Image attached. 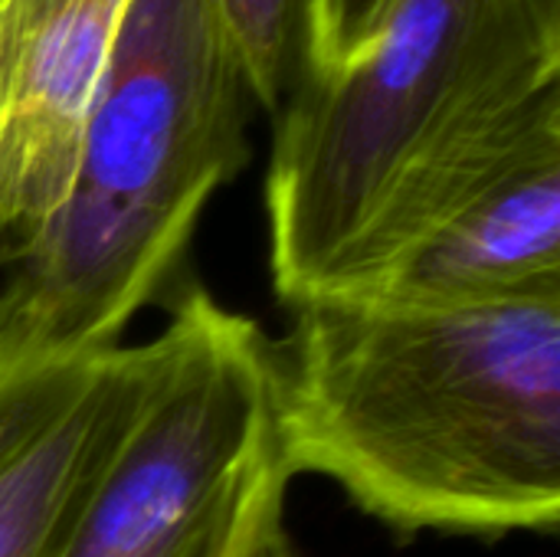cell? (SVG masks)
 <instances>
[{
  "label": "cell",
  "mask_w": 560,
  "mask_h": 557,
  "mask_svg": "<svg viewBox=\"0 0 560 557\" xmlns=\"http://www.w3.org/2000/svg\"><path fill=\"white\" fill-rule=\"evenodd\" d=\"M560 289V148L522 158L381 289L413 302H482Z\"/></svg>",
  "instance_id": "obj_7"
},
{
  "label": "cell",
  "mask_w": 560,
  "mask_h": 557,
  "mask_svg": "<svg viewBox=\"0 0 560 557\" xmlns=\"http://www.w3.org/2000/svg\"><path fill=\"white\" fill-rule=\"evenodd\" d=\"M148 364V345L0 351V557L52 555Z\"/></svg>",
  "instance_id": "obj_5"
},
{
  "label": "cell",
  "mask_w": 560,
  "mask_h": 557,
  "mask_svg": "<svg viewBox=\"0 0 560 557\" xmlns=\"http://www.w3.org/2000/svg\"><path fill=\"white\" fill-rule=\"evenodd\" d=\"M256 105L276 112L299 69L302 0H213Z\"/></svg>",
  "instance_id": "obj_8"
},
{
  "label": "cell",
  "mask_w": 560,
  "mask_h": 557,
  "mask_svg": "<svg viewBox=\"0 0 560 557\" xmlns=\"http://www.w3.org/2000/svg\"><path fill=\"white\" fill-rule=\"evenodd\" d=\"M394 0H302L295 76H328L351 62L381 30Z\"/></svg>",
  "instance_id": "obj_9"
},
{
  "label": "cell",
  "mask_w": 560,
  "mask_h": 557,
  "mask_svg": "<svg viewBox=\"0 0 560 557\" xmlns=\"http://www.w3.org/2000/svg\"><path fill=\"white\" fill-rule=\"evenodd\" d=\"M148 351L144 391L49 557H272L295 476L272 341L190 289Z\"/></svg>",
  "instance_id": "obj_4"
},
{
  "label": "cell",
  "mask_w": 560,
  "mask_h": 557,
  "mask_svg": "<svg viewBox=\"0 0 560 557\" xmlns=\"http://www.w3.org/2000/svg\"><path fill=\"white\" fill-rule=\"evenodd\" d=\"M276 348L292 473L397 532H555L560 289L482 302L331 295Z\"/></svg>",
  "instance_id": "obj_2"
},
{
  "label": "cell",
  "mask_w": 560,
  "mask_h": 557,
  "mask_svg": "<svg viewBox=\"0 0 560 557\" xmlns=\"http://www.w3.org/2000/svg\"><path fill=\"white\" fill-rule=\"evenodd\" d=\"M131 0H0V256L62 204Z\"/></svg>",
  "instance_id": "obj_6"
},
{
  "label": "cell",
  "mask_w": 560,
  "mask_h": 557,
  "mask_svg": "<svg viewBox=\"0 0 560 557\" xmlns=\"http://www.w3.org/2000/svg\"><path fill=\"white\" fill-rule=\"evenodd\" d=\"M266 171L295 309L381 289L482 187L560 148V0H394L328 76H295Z\"/></svg>",
  "instance_id": "obj_1"
},
{
  "label": "cell",
  "mask_w": 560,
  "mask_h": 557,
  "mask_svg": "<svg viewBox=\"0 0 560 557\" xmlns=\"http://www.w3.org/2000/svg\"><path fill=\"white\" fill-rule=\"evenodd\" d=\"M249 105L213 0H131L62 204L3 253L0 351L121 345L249 164Z\"/></svg>",
  "instance_id": "obj_3"
}]
</instances>
